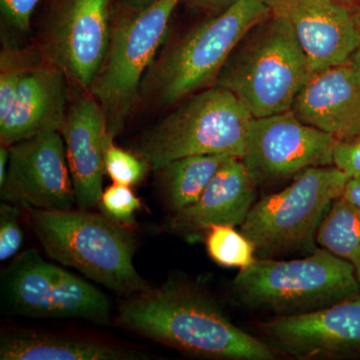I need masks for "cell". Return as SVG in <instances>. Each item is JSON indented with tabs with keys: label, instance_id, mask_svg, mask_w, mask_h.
Instances as JSON below:
<instances>
[{
	"label": "cell",
	"instance_id": "cell-1",
	"mask_svg": "<svg viewBox=\"0 0 360 360\" xmlns=\"http://www.w3.org/2000/svg\"><path fill=\"white\" fill-rule=\"evenodd\" d=\"M118 322L144 338L202 359L276 356L269 343L232 323L212 297L175 279L129 296L118 309Z\"/></svg>",
	"mask_w": 360,
	"mask_h": 360
},
{
	"label": "cell",
	"instance_id": "cell-2",
	"mask_svg": "<svg viewBox=\"0 0 360 360\" xmlns=\"http://www.w3.org/2000/svg\"><path fill=\"white\" fill-rule=\"evenodd\" d=\"M30 212L33 232L51 259L127 297L151 288L135 269L134 238L122 224L80 208Z\"/></svg>",
	"mask_w": 360,
	"mask_h": 360
},
{
	"label": "cell",
	"instance_id": "cell-3",
	"mask_svg": "<svg viewBox=\"0 0 360 360\" xmlns=\"http://www.w3.org/2000/svg\"><path fill=\"white\" fill-rule=\"evenodd\" d=\"M311 72L290 23L271 14L234 47L214 85L260 118L290 110Z\"/></svg>",
	"mask_w": 360,
	"mask_h": 360
},
{
	"label": "cell",
	"instance_id": "cell-4",
	"mask_svg": "<svg viewBox=\"0 0 360 360\" xmlns=\"http://www.w3.org/2000/svg\"><path fill=\"white\" fill-rule=\"evenodd\" d=\"M270 15L265 0H238L163 52L146 73L142 94L156 105L169 106L213 86L234 47Z\"/></svg>",
	"mask_w": 360,
	"mask_h": 360
},
{
	"label": "cell",
	"instance_id": "cell-5",
	"mask_svg": "<svg viewBox=\"0 0 360 360\" xmlns=\"http://www.w3.org/2000/svg\"><path fill=\"white\" fill-rule=\"evenodd\" d=\"M252 120L231 91L213 85L195 92L146 130L137 143V153L155 170L191 155L241 158Z\"/></svg>",
	"mask_w": 360,
	"mask_h": 360
},
{
	"label": "cell",
	"instance_id": "cell-6",
	"mask_svg": "<svg viewBox=\"0 0 360 360\" xmlns=\"http://www.w3.org/2000/svg\"><path fill=\"white\" fill-rule=\"evenodd\" d=\"M232 288L246 307L283 315L321 309L360 293L354 265L324 248L300 259H257L239 270Z\"/></svg>",
	"mask_w": 360,
	"mask_h": 360
},
{
	"label": "cell",
	"instance_id": "cell-7",
	"mask_svg": "<svg viewBox=\"0 0 360 360\" xmlns=\"http://www.w3.org/2000/svg\"><path fill=\"white\" fill-rule=\"evenodd\" d=\"M181 0H155L139 13H127L112 26L110 49L89 90L116 136L134 111L141 85L167 39L170 20Z\"/></svg>",
	"mask_w": 360,
	"mask_h": 360
},
{
	"label": "cell",
	"instance_id": "cell-8",
	"mask_svg": "<svg viewBox=\"0 0 360 360\" xmlns=\"http://www.w3.org/2000/svg\"><path fill=\"white\" fill-rule=\"evenodd\" d=\"M348 179L335 167L307 168L283 191L255 202L240 231L264 257L311 246Z\"/></svg>",
	"mask_w": 360,
	"mask_h": 360
},
{
	"label": "cell",
	"instance_id": "cell-9",
	"mask_svg": "<svg viewBox=\"0 0 360 360\" xmlns=\"http://www.w3.org/2000/svg\"><path fill=\"white\" fill-rule=\"evenodd\" d=\"M2 309L34 319H82L108 326L110 298L82 277L46 262L34 250L16 255L0 274Z\"/></svg>",
	"mask_w": 360,
	"mask_h": 360
},
{
	"label": "cell",
	"instance_id": "cell-10",
	"mask_svg": "<svg viewBox=\"0 0 360 360\" xmlns=\"http://www.w3.org/2000/svg\"><path fill=\"white\" fill-rule=\"evenodd\" d=\"M336 139L302 122L291 110L251 120L240 158L255 184L295 176L333 165Z\"/></svg>",
	"mask_w": 360,
	"mask_h": 360
},
{
	"label": "cell",
	"instance_id": "cell-11",
	"mask_svg": "<svg viewBox=\"0 0 360 360\" xmlns=\"http://www.w3.org/2000/svg\"><path fill=\"white\" fill-rule=\"evenodd\" d=\"M0 198L32 210H72L75 189L60 132H44L9 146Z\"/></svg>",
	"mask_w": 360,
	"mask_h": 360
},
{
	"label": "cell",
	"instance_id": "cell-12",
	"mask_svg": "<svg viewBox=\"0 0 360 360\" xmlns=\"http://www.w3.org/2000/svg\"><path fill=\"white\" fill-rule=\"evenodd\" d=\"M110 0H66L45 32L47 63L89 92L110 49Z\"/></svg>",
	"mask_w": 360,
	"mask_h": 360
},
{
	"label": "cell",
	"instance_id": "cell-13",
	"mask_svg": "<svg viewBox=\"0 0 360 360\" xmlns=\"http://www.w3.org/2000/svg\"><path fill=\"white\" fill-rule=\"evenodd\" d=\"M272 347L297 359L360 349V293L328 307L283 314L262 324Z\"/></svg>",
	"mask_w": 360,
	"mask_h": 360
},
{
	"label": "cell",
	"instance_id": "cell-14",
	"mask_svg": "<svg viewBox=\"0 0 360 360\" xmlns=\"http://www.w3.org/2000/svg\"><path fill=\"white\" fill-rule=\"evenodd\" d=\"M290 23L311 71L348 63L360 42L355 13L335 0H265Z\"/></svg>",
	"mask_w": 360,
	"mask_h": 360
},
{
	"label": "cell",
	"instance_id": "cell-15",
	"mask_svg": "<svg viewBox=\"0 0 360 360\" xmlns=\"http://www.w3.org/2000/svg\"><path fill=\"white\" fill-rule=\"evenodd\" d=\"M290 110L336 141L360 135V70L348 61L312 71Z\"/></svg>",
	"mask_w": 360,
	"mask_h": 360
},
{
	"label": "cell",
	"instance_id": "cell-16",
	"mask_svg": "<svg viewBox=\"0 0 360 360\" xmlns=\"http://www.w3.org/2000/svg\"><path fill=\"white\" fill-rule=\"evenodd\" d=\"M105 115L91 94L77 99L66 111L59 130L65 143L75 203L80 210L96 207L103 195Z\"/></svg>",
	"mask_w": 360,
	"mask_h": 360
},
{
	"label": "cell",
	"instance_id": "cell-17",
	"mask_svg": "<svg viewBox=\"0 0 360 360\" xmlns=\"http://www.w3.org/2000/svg\"><path fill=\"white\" fill-rule=\"evenodd\" d=\"M68 80L63 70L49 63L26 71L8 115L0 120L1 144L59 131L68 111Z\"/></svg>",
	"mask_w": 360,
	"mask_h": 360
},
{
	"label": "cell",
	"instance_id": "cell-18",
	"mask_svg": "<svg viewBox=\"0 0 360 360\" xmlns=\"http://www.w3.org/2000/svg\"><path fill=\"white\" fill-rule=\"evenodd\" d=\"M255 180L239 158L220 168L195 202L174 212L168 229L177 232L207 231L213 225L240 226L255 205Z\"/></svg>",
	"mask_w": 360,
	"mask_h": 360
},
{
	"label": "cell",
	"instance_id": "cell-19",
	"mask_svg": "<svg viewBox=\"0 0 360 360\" xmlns=\"http://www.w3.org/2000/svg\"><path fill=\"white\" fill-rule=\"evenodd\" d=\"M148 354L115 341L39 329H11L0 335L1 360H142Z\"/></svg>",
	"mask_w": 360,
	"mask_h": 360
},
{
	"label": "cell",
	"instance_id": "cell-20",
	"mask_svg": "<svg viewBox=\"0 0 360 360\" xmlns=\"http://www.w3.org/2000/svg\"><path fill=\"white\" fill-rule=\"evenodd\" d=\"M233 156L191 155L162 168L165 200L172 213L184 210L198 198L220 168ZM236 158V156H234Z\"/></svg>",
	"mask_w": 360,
	"mask_h": 360
},
{
	"label": "cell",
	"instance_id": "cell-21",
	"mask_svg": "<svg viewBox=\"0 0 360 360\" xmlns=\"http://www.w3.org/2000/svg\"><path fill=\"white\" fill-rule=\"evenodd\" d=\"M315 240L354 265L360 283V212L356 208L338 198L319 225Z\"/></svg>",
	"mask_w": 360,
	"mask_h": 360
},
{
	"label": "cell",
	"instance_id": "cell-22",
	"mask_svg": "<svg viewBox=\"0 0 360 360\" xmlns=\"http://www.w3.org/2000/svg\"><path fill=\"white\" fill-rule=\"evenodd\" d=\"M206 231V250L217 264L245 269L257 260L255 245L234 226L213 225Z\"/></svg>",
	"mask_w": 360,
	"mask_h": 360
},
{
	"label": "cell",
	"instance_id": "cell-23",
	"mask_svg": "<svg viewBox=\"0 0 360 360\" xmlns=\"http://www.w3.org/2000/svg\"><path fill=\"white\" fill-rule=\"evenodd\" d=\"M115 135L106 132L103 141V162L105 174L113 184L132 186L139 184L148 174L149 165L141 156L118 148Z\"/></svg>",
	"mask_w": 360,
	"mask_h": 360
},
{
	"label": "cell",
	"instance_id": "cell-24",
	"mask_svg": "<svg viewBox=\"0 0 360 360\" xmlns=\"http://www.w3.org/2000/svg\"><path fill=\"white\" fill-rule=\"evenodd\" d=\"M30 68L22 52L13 47L2 49L0 56V120L8 115L21 79Z\"/></svg>",
	"mask_w": 360,
	"mask_h": 360
},
{
	"label": "cell",
	"instance_id": "cell-25",
	"mask_svg": "<svg viewBox=\"0 0 360 360\" xmlns=\"http://www.w3.org/2000/svg\"><path fill=\"white\" fill-rule=\"evenodd\" d=\"M130 187L113 184L103 191L99 200L98 205L104 215L116 224H132L135 212L141 208V200Z\"/></svg>",
	"mask_w": 360,
	"mask_h": 360
},
{
	"label": "cell",
	"instance_id": "cell-26",
	"mask_svg": "<svg viewBox=\"0 0 360 360\" xmlns=\"http://www.w3.org/2000/svg\"><path fill=\"white\" fill-rule=\"evenodd\" d=\"M18 205L2 201L0 205V260L7 262L18 255L22 248V227Z\"/></svg>",
	"mask_w": 360,
	"mask_h": 360
},
{
	"label": "cell",
	"instance_id": "cell-27",
	"mask_svg": "<svg viewBox=\"0 0 360 360\" xmlns=\"http://www.w3.org/2000/svg\"><path fill=\"white\" fill-rule=\"evenodd\" d=\"M333 165L349 179L360 177V135L335 141Z\"/></svg>",
	"mask_w": 360,
	"mask_h": 360
},
{
	"label": "cell",
	"instance_id": "cell-28",
	"mask_svg": "<svg viewBox=\"0 0 360 360\" xmlns=\"http://www.w3.org/2000/svg\"><path fill=\"white\" fill-rule=\"evenodd\" d=\"M40 0H0L4 20L13 28L26 32L30 30V20Z\"/></svg>",
	"mask_w": 360,
	"mask_h": 360
},
{
	"label": "cell",
	"instance_id": "cell-29",
	"mask_svg": "<svg viewBox=\"0 0 360 360\" xmlns=\"http://www.w3.org/2000/svg\"><path fill=\"white\" fill-rule=\"evenodd\" d=\"M341 198L360 212V177L348 179Z\"/></svg>",
	"mask_w": 360,
	"mask_h": 360
},
{
	"label": "cell",
	"instance_id": "cell-30",
	"mask_svg": "<svg viewBox=\"0 0 360 360\" xmlns=\"http://www.w3.org/2000/svg\"><path fill=\"white\" fill-rule=\"evenodd\" d=\"M184 1L198 8L219 13L236 4L238 0H184Z\"/></svg>",
	"mask_w": 360,
	"mask_h": 360
},
{
	"label": "cell",
	"instance_id": "cell-31",
	"mask_svg": "<svg viewBox=\"0 0 360 360\" xmlns=\"http://www.w3.org/2000/svg\"><path fill=\"white\" fill-rule=\"evenodd\" d=\"M155 1V0H122L127 13H139Z\"/></svg>",
	"mask_w": 360,
	"mask_h": 360
},
{
	"label": "cell",
	"instance_id": "cell-32",
	"mask_svg": "<svg viewBox=\"0 0 360 360\" xmlns=\"http://www.w3.org/2000/svg\"><path fill=\"white\" fill-rule=\"evenodd\" d=\"M9 162V146L1 144L0 148V184L6 180Z\"/></svg>",
	"mask_w": 360,
	"mask_h": 360
},
{
	"label": "cell",
	"instance_id": "cell-33",
	"mask_svg": "<svg viewBox=\"0 0 360 360\" xmlns=\"http://www.w3.org/2000/svg\"><path fill=\"white\" fill-rule=\"evenodd\" d=\"M355 16H356L360 30V11L359 13H355ZM350 61H352V63H354V65L356 66V68L360 70V42L359 46H357L356 51H355L354 53V56H352V59H350Z\"/></svg>",
	"mask_w": 360,
	"mask_h": 360
},
{
	"label": "cell",
	"instance_id": "cell-34",
	"mask_svg": "<svg viewBox=\"0 0 360 360\" xmlns=\"http://www.w3.org/2000/svg\"><path fill=\"white\" fill-rule=\"evenodd\" d=\"M335 1L340 2V4H348V2L357 1V0H335Z\"/></svg>",
	"mask_w": 360,
	"mask_h": 360
}]
</instances>
